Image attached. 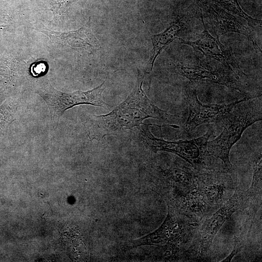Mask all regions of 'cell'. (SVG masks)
<instances>
[{"instance_id":"14","label":"cell","mask_w":262,"mask_h":262,"mask_svg":"<svg viewBox=\"0 0 262 262\" xmlns=\"http://www.w3.org/2000/svg\"><path fill=\"white\" fill-rule=\"evenodd\" d=\"M200 1L216 5L221 8L237 15L245 18L252 26H262V21L253 18L246 13L240 7L238 0H199Z\"/></svg>"},{"instance_id":"5","label":"cell","mask_w":262,"mask_h":262,"mask_svg":"<svg viewBox=\"0 0 262 262\" xmlns=\"http://www.w3.org/2000/svg\"><path fill=\"white\" fill-rule=\"evenodd\" d=\"M186 97L189 105V115L184 129L188 132L205 123H220L237 104L252 97L242 99L227 104H203L197 98L195 89H188Z\"/></svg>"},{"instance_id":"17","label":"cell","mask_w":262,"mask_h":262,"mask_svg":"<svg viewBox=\"0 0 262 262\" xmlns=\"http://www.w3.org/2000/svg\"><path fill=\"white\" fill-rule=\"evenodd\" d=\"M243 243L241 240V238L239 237H235V244L233 247V249L230 254L224 259L222 262H230L233 257L237 254L242 248Z\"/></svg>"},{"instance_id":"10","label":"cell","mask_w":262,"mask_h":262,"mask_svg":"<svg viewBox=\"0 0 262 262\" xmlns=\"http://www.w3.org/2000/svg\"><path fill=\"white\" fill-rule=\"evenodd\" d=\"M201 19L204 29L199 38L195 41L179 38L180 43L190 46L195 50L201 52L206 56L218 61L226 68L236 74L237 66L231 56L219 39L212 36L208 32L202 16Z\"/></svg>"},{"instance_id":"16","label":"cell","mask_w":262,"mask_h":262,"mask_svg":"<svg viewBox=\"0 0 262 262\" xmlns=\"http://www.w3.org/2000/svg\"><path fill=\"white\" fill-rule=\"evenodd\" d=\"M70 1V0H54L50 9L53 12L54 17L64 13Z\"/></svg>"},{"instance_id":"7","label":"cell","mask_w":262,"mask_h":262,"mask_svg":"<svg viewBox=\"0 0 262 262\" xmlns=\"http://www.w3.org/2000/svg\"><path fill=\"white\" fill-rule=\"evenodd\" d=\"M200 3L209 18V23L213 27L218 37L228 33H239L245 35L252 42L256 52H261L255 33L249 27L220 7L209 3Z\"/></svg>"},{"instance_id":"8","label":"cell","mask_w":262,"mask_h":262,"mask_svg":"<svg viewBox=\"0 0 262 262\" xmlns=\"http://www.w3.org/2000/svg\"><path fill=\"white\" fill-rule=\"evenodd\" d=\"M176 67L180 75L191 81L215 83L226 86L240 93L244 92L243 85L236 79L235 76H233L232 71L215 70L198 65H186L179 63L176 65Z\"/></svg>"},{"instance_id":"6","label":"cell","mask_w":262,"mask_h":262,"mask_svg":"<svg viewBox=\"0 0 262 262\" xmlns=\"http://www.w3.org/2000/svg\"><path fill=\"white\" fill-rule=\"evenodd\" d=\"M246 202L245 193L236 192L201 226L198 233L199 248L201 253L207 252L213 240L224 223Z\"/></svg>"},{"instance_id":"11","label":"cell","mask_w":262,"mask_h":262,"mask_svg":"<svg viewBox=\"0 0 262 262\" xmlns=\"http://www.w3.org/2000/svg\"><path fill=\"white\" fill-rule=\"evenodd\" d=\"M199 190L206 201L211 206H216L221 202L225 189L231 179L225 172L206 169L198 171L196 176Z\"/></svg>"},{"instance_id":"15","label":"cell","mask_w":262,"mask_h":262,"mask_svg":"<svg viewBox=\"0 0 262 262\" xmlns=\"http://www.w3.org/2000/svg\"><path fill=\"white\" fill-rule=\"evenodd\" d=\"M262 156L255 163L253 166V176L250 187L246 192V199L257 197L262 194Z\"/></svg>"},{"instance_id":"1","label":"cell","mask_w":262,"mask_h":262,"mask_svg":"<svg viewBox=\"0 0 262 262\" xmlns=\"http://www.w3.org/2000/svg\"><path fill=\"white\" fill-rule=\"evenodd\" d=\"M144 77L138 70L135 87L124 101L108 114L88 117L84 125L91 140L99 141L106 136L140 127L147 118L165 119L167 117L166 111L156 106L143 91Z\"/></svg>"},{"instance_id":"4","label":"cell","mask_w":262,"mask_h":262,"mask_svg":"<svg viewBox=\"0 0 262 262\" xmlns=\"http://www.w3.org/2000/svg\"><path fill=\"white\" fill-rule=\"evenodd\" d=\"M105 82L86 91H77L66 93L54 89L47 81L39 86L36 93L46 102L50 112L51 123L57 128L59 119L66 110L80 104H89L108 109L109 105L102 98Z\"/></svg>"},{"instance_id":"2","label":"cell","mask_w":262,"mask_h":262,"mask_svg":"<svg viewBox=\"0 0 262 262\" xmlns=\"http://www.w3.org/2000/svg\"><path fill=\"white\" fill-rule=\"evenodd\" d=\"M262 103L257 105L252 101L235 106L220 124L221 133L214 139L208 141L210 154L221 159L228 170L231 168L229 154L231 148L240 138L244 131L254 123L262 120Z\"/></svg>"},{"instance_id":"12","label":"cell","mask_w":262,"mask_h":262,"mask_svg":"<svg viewBox=\"0 0 262 262\" xmlns=\"http://www.w3.org/2000/svg\"><path fill=\"white\" fill-rule=\"evenodd\" d=\"M181 23L179 21L175 22L163 32L151 36L153 48L151 50V55L147 66V72L148 71V73L151 72L158 55L166 46L178 36L181 29Z\"/></svg>"},{"instance_id":"13","label":"cell","mask_w":262,"mask_h":262,"mask_svg":"<svg viewBox=\"0 0 262 262\" xmlns=\"http://www.w3.org/2000/svg\"><path fill=\"white\" fill-rule=\"evenodd\" d=\"M175 218L169 212L167 216L162 225L153 232L139 240L134 245L142 244L152 245H164L170 239L173 230L176 228Z\"/></svg>"},{"instance_id":"18","label":"cell","mask_w":262,"mask_h":262,"mask_svg":"<svg viewBox=\"0 0 262 262\" xmlns=\"http://www.w3.org/2000/svg\"><path fill=\"white\" fill-rule=\"evenodd\" d=\"M46 69V66L44 63H37L33 65L32 72L33 75H37L41 73H44Z\"/></svg>"},{"instance_id":"9","label":"cell","mask_w":262,"mask_h":262,"mask_svg":"<svg viewBox=\"0 0 262 262\" xmlns=\"http://www.w3.org/2000/svg\"><path fill=\"white\" fill-rule=\"evenodd\" d=\"M36 30L48 35L53 43L67 45L72 48H83L89 52L99 49L98 42L87 24L78 30L64 33L50 30L43 24L38 25Z\"/></svg>"},{"instance_id":"3","label":"cell","mask_w":262,"mask_h":262,"mask_svg":"<svg viewBox=\"0 0 262 262\" xmlns=\"http://www.w3.org/2000/svg\"><path fill=\"white\" fill-rule=\"evenodd\" d=\"M150 124L143 123L140 127V133L144 144L152 151H164L177 154L197 171L211 169L213 161L207 144L213 132L212 128H209L203 135L196 139L168 141L155 137L150 131Z\"/></svg>"}]
</instances>
